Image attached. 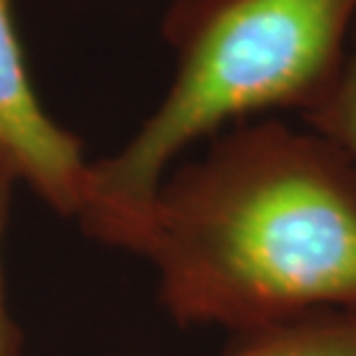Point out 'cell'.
<instances>
[{
    "mask_svg": "<svg viewBox=\"0 0 356 356\" xmlns=\"http://www.w3.org/2000/svg\"><path fill=\"white\" fill-rule=\"evenodd\" d=\"M130 252L181 326L356 310V160L315 130L236 127L160 185Z\"/></svg>",
    "mask_w": 356,
    "mask_h": 356,
    "instance_id": "obj_1",
    "label": "cell"
},
{
    "mask_svg": "<svg viewBox=\"0 0 356 356\" xmlns=\"http://www.w3.org/2000/svg\"><path fill=\"white\" fill-rule=\"evenodd\" d=\"M354 14L356 0H178L165 21L174 83L116 155L90 165L83 229L130 250L190 144L254 113L317 109L345 65Z\"/></svg>",
    "mask_w": 356,
    "mask_h": 356,
    "instance_id": "obj_2",
    "label": "cell"
},
{
    "mask_svg": "<svg viewBox=\"0 0 356 356\" xmlns=\"http://www.w3.org/2000/svg\"><path fill=\"white\" fill-rule=\"evenodd\" d=\"M0 153L54 211L70 218L83 213L90 165L79 139L40 104L14 28L12 0H0Z\"/></svg>",
    "mask_w": 356,
    "mask_h": 356,
    "instance_id": "obj_3",
    "label": "cell"
},
{
    "mask_svg": "<svg viewBox=\"0 0 356 356\" xmlns=\"http://www.w3.org/2000/svg\"><path fill=\"white\" fill-rule=\"evenodd\" d=\"M222 356H356V310H317L236 333Z\"/></svg>",
    "mask_w": 356,
    "mask_h": 356,
    "instance_id": "obj_4",
    "label": "cell"
},
{
    "mask_svg": "<svg viewBox=\"0 0 356 356\" xmlns=\"http://www.w3.org/2000/svg\"><path fill=\"white\" fill-rule=\"evenodd\" d=\"M303 118L317 134L333 141L356 160V28L352 31V44L347 47L345 65L336 86L317 109Z\"/></svg>",
    "mask_w": 356,
    "mask_h": 356,
    "instance_id": "obj_5",
    "label": "cell"
},
{
    "mask_svg": "<svg viewBox=\"0 0 356 356\" xmlns=\"http://www.w3.org/2000/svg\"><path fill=\"white\" fill-rule=\"evenodd\" d=\"M17 172L10 165V160L0 153V356H21V333L19 326L7 310L5 298V280H3V234L7 222V211H10L12 183L17 181Z\"/></svg>",
    "mask_w": 356,
    "mask_h": 356,
    "instance_id": "obj_6",
    "label": "cell"
}]
</instances>
